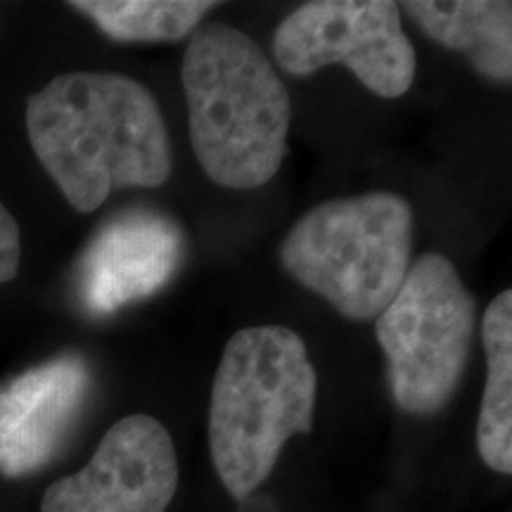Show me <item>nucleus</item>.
I'll return each instance as SVG.
<instances>
[{
  "mask_svg": "<svg viewBox=\"0 0 512 512\" xmlns=\"http://www.w3.org/2000/svg\"><path fill=\"white\" fill-rule=\"evenodd\" d=\"M38 162L81 214L117 188H159L174 169L159 105L117 72H67L27 100Z\"/></svg>",
  "mask_w": 512,
  "mask_h": 512,
  "instance_id": "1",
  "label": "nucleus"
},
{
  "mask_svg": "<svg viewBox=\"0 0 512 512\" xmlns=\"http://www.w3.org/2000/svg\"><path fill=\"white\" fill-rule=\"evenodd\" d=\"M181 81L192 152L209 181L233 190L271 181L287 155L292 102L264 50L230 24H207L185 48Z\"/></svg>",
  "mask_w": 512,
  "mask_h": 512,
  "instance_id": "2",
  "label": "nucleus"
},
{
  "mask_svg": "<svg viewBox=\"0 0 512 512\" xmlns=\"http://www.w3.org/2000/svg\"><path fill=\"white\" fill-rule=\"evenodd\" d=\"M318 377L304 339L280 325L235 332L214 375L209 446L238 501L252 496L294 434L311 432Z\"/></svg>",
  "mask_w": 512,
  "mask_h": 512,
  "instance_id": "3",
  "label": "nucleus"
},
{
  "mask_svg": "<svg viewBox=\"0 0 512 512\" xmlns=\"http://www.w3.org/2000/svg\"><path fill=\"white\" fill-rule=\"evenodd\" d=\"M413 209L394 192L328 200L294 223L280 264L344 318L373 320L411 268Z\"/></svg>",
  "mask_w": 512,
  "mask_h": 512,
  "instance_id": "4",
  "label": "nucleus"
},
{
  "mask_svg": "<svg viewBox=\"0 0 512 512\" xmlns=\"http://www.w3.org/2000/svg\"><path fill=\"white\" fill-rule=\"evenodd\" d=\"M475 318V299L446 256L425 254L408 268L392 304L375 318L389 387L403 411L432 415L456 394Z\"/></svg>",
  "mask_w": 512,
  "mask_h": 512,
  "instance_id": "5",
  "label": "nucleus"
},
{
  "mask_svg": "<svg viewBox=\"0 0 512 512\" xmlns=\"http://www.w3.org/2000/svg\"><path fill=\"white\" fill-rule=\"evenodd\" d=\"M275 62L309 76L344 64L380 98H401L415 79V50L401 10L389 0H313L294 10L273 34Z\"/></svg>",
  "mask_w": 512,
  "mask_h": 512,
  "instance_id": "6",
  "label": "nucleus"
},
{
  "mask_svg": "<svg viewBox=\"0 0 512 512\" xmlns=\"http://www.w3.org/2000/svg\"><path fill=\"white\" fill-rule=\"evenodd\" d=\"M176 489L174 439L136 413L114 422L86 467L48 486L41 512H166Z\"/></svg>",
  "mask_w": 512,
  "mask_h": 512,
  "instance_id": "7",
  "label": "nucleus"
},
{
  "mask_svg": "<svg viewBox=\"0 0 512 512\" xmlns=\"http://www.w3.org/2000/svg\"><path fill=\"white\" fill-rule=\"evenodd\" d=\"M185 238L169 216L136 209L114 216L86 247L76 292L83 309L110 316L121 306L152 297L183 264Z\"/></svg>",
  "mask_w": 512,
  "mask_h": 512,
  "instance_id": "8",
  "label": "nucleus"
},
{
  "mask_svg": "<svg viewBox=\"0 0 512 512\" xmlns=\"http://www.w3.org/2000/svg\"><path fill=\"white\" fill-rule=\"evenodd\" d=\"M91 392L79 354H62L0 387V475L24 477L55 458Z\"/></svg>",
  "mask_w": 512,
  "mask_h": 512,
  "instance_id": "9",
  "label": "nucleus"
},
{
  "mask_svg": "<svg viewBox=\"0 0 512 512\" xmlns=\"http://www.w3.org/2000/svg\"><path fill=\"white\" fill-rule=\"evenodd\" d=\"M403 10L432 41L463 53L491 81L512 79V5L503 0L434 3L413 0Z\"/></svg>",
  "mask_w": 512,
  "mask_h": 512,
  "instance_id": "10",
  "label": "nucleus"
},
{
  "mask_svg": "<svg viewBox=\"0 0 512 512\" xmlns=\"http://www.w3.org/2000/svg\"><path fill=\"white\" fill-rule=\"evenodd\" d=\"M486 384L477 422L479 456L491 470L512 472V292L496 294L482 323Z\"/></svg>",
  "mask_w": 512,
  "mask_h": 512,
  "instance_id": "11",
  "label": "nucleus"
},
{
  "mask_svg": "<svg viewBox=\"0 0 512 512\" xmlns=\"http://www.w3.org/2000/svg\"><path fill=\"white\" fill-rule=\"evenodd\" d=\"M214 5L200 0H76L69 8L91 17L114 41L159 43L195 34Z\"/></svg>",
  "mask_w": 512,
  "mask_h": 512,
  "instance_id": "12",
  "label": "nucleus"
},
{
  "mask_svg": "<svg viewBox=\"0 0 512 512\" xmlns=\"http://www.w3.org/2000/svg\"><path fill=\"white\" fill-rule=\"evenodd\" d=\"M22 261V240H19V226L12 214L0 202V285L10 283L19 271Z\"/></svg>",
  "mask_w": 512,
  "mask_h": 512,
  "instance_id": "13",
  "label": "nucleus"
},
{
  "mask_svg": "<svg viewBox=\"0 0 512 512\" xmlns=\"http://www.w3.org/2000/svg\"><path fill=\"white\" fill-rule=\"evenodd\" d=\"M242 503H245V505H242L240 512H275L273 510V503L268 501V498H264V496H256L254 498V494H252V496H247Z\"/></svg>",
  "mask_w": 512,
  "mask_h": 512,
  "instance_id": "14",
  "label": "nucleus"
}]
</instances>
